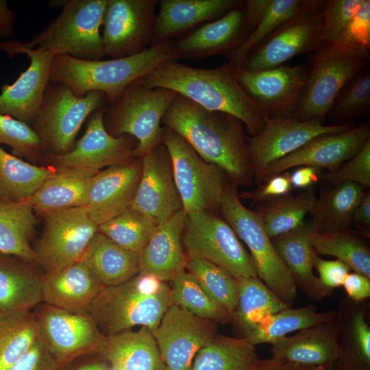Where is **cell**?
<instances>
[{"instance_id": "c3c4849f", "label": "cell", "mask_w": 370, "mask_h": 370, "mask_svg": "<svg viewBox=\"0 0 370 370\" xmlns=\"http://www.w3.org/2000/svg\"><path fill=\"white\" fill-rule=\"evenodd\" d=\"M370 108V71L364 69L340 92L326 117L334 125L352 123L367 114Z\"/></svg>"}, {"instance_id": "11a10c76", "label": "cell", "mask_w": 370, "mask_h": 370, "mask_svg": "<svg viewBox=\"0 0 370 370\" xmlns=\"http://www.w3.org/2000/svg\"><path fill=\"white\" fill-rule=\"evenodd\" d=\"M314 268L316 269L319 277L320 284L329 295L336 288L342 286L351 269L339 260H325L317 254L314 260Z\"/></svg>"}, {"instance_id": "6125c7cd", "label": "cell", "mask_w": 370, "mask_h": 370, "mask_svg": "<svg viewBox=\"0 0 370 370\" xmlns=\"http://www.w3.org/2000/svg\"><path fill=\"white\" fill-rule=\"evenodd\" d=\"M64 370H112L110 365L97 355L79 358L64 367Z\"/></svg>"}, {"instance_id": "816d5d0a", "label": "cell", "mask_w": 370, "mask_h": 370, "mask_svg": "<svg viewBox=\"0 0 370 370\" xmlns=\"http://www.w3.org/2000/svg\"><path fill=\"white\" fill-rule=\"evenodd\" d=\"M325 179L331 182H351L364 189L370 186V139L346 163L336 171L329 173Z\"/></svg>"}, {"instance_id": "e575fe53", "label": "cell", "mask_w": 370, "mask_h": 370, "mask_svg": "<svg viewBox=\"0 0 370 370\" xmlns=\"http://www.w3.org/2000/svg\"><path fill=\"white\" fill-rule=\"evenodd\" d=\"M301 0H247L245 8L251 31L241 45L227 56L225 62L234 69L271 35L298 8Z\"/></svg>"}, {"instance_id": "52a82bcc", "label": "cell", "mask_w": 370, "mask_h": 370, "mask_svg": "<svg viewBox=\"0 0 370 370\" xmlns=\"http://www.w3.org/2000/svg\"><path fill=\"white\" fill-rule=\"evenodd\" d=\"M108 0L65 1L59 16L31 40L23 42L53 56L68 55L77 59L100 60L105 56L100 27Z\"/></svg>"}, {"instance_id": "f546056e", "label": "cell", "mask_w": 370, "mask_h": 370, "mask_svg": "<svg viewBox=\"0 0 370 370\" xmlns=\"http://www.w3.org/2000/svg\"><path fill=\"white\" fill-rule=\"evenodd\" d=\"M312 229L311 221H304L295 229L271 239L276 252L290 271L297 288L309 299L319 301L328 294L313 273L314 260L318 254L308 238Z\"/></svg>"}, {"instance_id": "680465c9", "label": "cell", "mask_w": 370, "mask_h": 370, "mask_svg": "<svg viewBox=\"0 0 370 370\" xmlns=\"http://www.w3.org/2000/svg\"><path fill=\"white\" fill-rule=\"evenodd\" d=\"M352 224L358 230L365 238L370 235V193L365 192L361 200L355 208L352 217Z\"/></svg>"}, {"instance_id": "cb8c5ba5", "label": "cell", "mask_w": 370, "mask_h": 370, "mask_svg": "<svg viewBox=\"0 0 370 370\" xmlns=\"http://www.w3.org/2000/svg\"><path fill=\"white\" fill-rule=\"evenodd\" d=\"M142 158L99 171L91 180L85 204L98 226L131 208L140 182Z\"/></svg>"}, {"instance_id": "f1b7e54d", "label": "cell", "mask_w": 370, "mask_h": 370, "mask_svg": "<svg viewBox=\"0 0 370 370\" xmlns=\"http://www.w3.org/2000/svg\"><path fill=\"white\" fill-rule=\"evenodd\" d=\"M103 286L80 260L60 271L44 273L42 302L73 312H88Z\"/></svg>"}, {"instance_id": "5b68a950", "label": "cell", "mask_w": 370, "mask_h": 370, "mask_svg": "<svg viewBox=\"0 0 370 370\" xmlns=\"http://www.w3.org/2000/svg\"><path fill=\"white\" fill-rule=\"evenodd\" d=\"M369 62V48L339 40L322 44L310 53L305 90L292 116L323 122L340 92Z\"/></svg>"}, {"instance_id": "9c48e42d", "label": "cell", "mask_w": 370, "mask_h": 370, "mask_svg": "<svg viewBox=\"0 0 370 370\" xmlns=\"http://www.w3.org/2000/svg\"><path fill=\"white\" fill-rule=\"evenodd\" d=\"M107 105L101 92L92 91L78 97L63 84L49 83L32 129L41 139L43 149L53 155L64 154L74 148L85 120Z\"/></svg>"}, {"instance_id": "4dcf8cb0", "label": "cell", "mask_w": 370, "mask_h": 370, "mask_svg": "<svg viewBox=\"0 0 370 370\" xmlns=\"http://www.w3.org/2000/svg\"><path fill=\"white\" fill-rule=\"evenodd\" d=\"M97 356L112 370H166L156 341L147 327L106 336Z\"/></svg>"}, {"instance_id": "2e32d148", "label": "cell", "mask_w": 370, "mask_h": 370, "mask_svg": "<svg viewBox=\"0 0 370 370\" xmlns=\"http://www.w3.org/2000/svg\"><path fill=\"white\" fill-rule=\"evenodd\" d=\"M157 0H108L102 35L104 55L112 59L134 56L152 42Z\"/></svg>"}, {"instance_id": "94428289", "label": "cell", "mask_w": 370, "mask_h": 370, "mask_svg": "<svg viewBox=\"0 0 370 370\" xmlns=\"http://www.w3.org/2000/svg\"><path fill=\"white\" fill-rule=\"evenodd\" d=\"M319 368L281 361L271 357L263 360L258 358L251 370H319Z\"/></svg>"}, {"instance_id": "e0dca14e", "label": "cell", "mask_w": 370, "mask_h": 370, "mask_svg": "<svg viewBox=\"0 0 370 370\" xmlns=\"http://www.w3.org/2000/svg\"><path fill=\"white\" fill-rule=\"evenodd\" d=\"M217 323L171 304L151 332L166 370H190L197 352L217 334Z\"/></svg>"}, {"instance_id": "f907efd6", "label": "cell", "mask_w": 370, "mask_h": 370, "mask_svg": "<svg viewBox=\"0 0 370 370\" xmlns=\"http://www.w3.org/2000/svg\"><path fill=\"white\" fill-rule=\"evenodd\" d=\"M363 0H324L322 11L323 44L336 40L357 12Z\"/></svg>"}, {"instance_id": "4fadbf2b", "label": "cell", "mask_w": 370, "mask_h": 370, "mask_svg": "<svg viewBox=\"0 0 370 370\" xmlns=\"http://www.w3.org/2000/svg\"><path fill=\"white\" fill-rule=\"evenodd\" d=\"M32 312L39 340L61 366L98 355L106 336L88 312H73L44 302Z\"/></svg>"}, {"instance_id": "6f0895ef", "label": "cell", "mask_w": 370, "mask_h": 370, "mask_svg": "<svg viewBox=\"0 0 370 370\" xmlns=\"http://www.w3.org/2000/svg\"><path fill=\"white\" fill-rule=\"evenodd\" d=\"M342 286L347 298L355 302H360L370 297V278L358 273L349 272L345 278Z\"/></svg>"}, {"instance_id": "d6986e66", "label": "cell", "mask_w": 370, "mask_h": 370, "mask_svg": "<svg viewBox=\"0 0 370 370\" xmlns=\"http://www.w3.org/2000/svg\"><path fill=\"white\" fill-rule=\"evenodd\" d=\"M234 75L247 94L256 101L268 118L293 116L304 92L308 66L280 65L249 71L234 69Z\"/></svg>"}, {"instance_id": "60d3db41", "label": "cell", "mask_w": 370, "mask_h": 370, "mask_svg": "<svg viewBox=\"0 0 370 370\" xmlns=\"http://www.w3.org/2000/svg\"><path fill=\"white\" fill-rule=\"evenodd\" d=\"M308 238L318 254L335 257L352 271L370 278V249L360 233L350 228L321 232L313 227Z\"/></svg>"}, {"instance_id": "603a6c76", "label": "cell", "mask_w": 370, "mask_h": 370, "mask_svg": "<svg viewBox=\"0 0 370 370\" xmlns=\"http://www.w3.org/2000/svg\"><path fill=\"white\" fill-rule=\"evenodd\" d=\"M251 31L244 2L221 17L205 23L173 41V48L178 60L227 56L241 45Z\"/></svg>"}, {"instance_id": "7402d4cb", "label": "cell", "mask_w": 370, "mask_h": 370, "mask_svg": "<svg viewBox=\"0 0 370 370\" xmlns=\"http://www.w3.org/2000/svg\"><path fill=\"white\" fill-rule=\"evenodd\" d=\"M141 158V177L131 208L159 225L183 209L182 201L165 146H157Z\"/></svg>"}, {"instance_id": "ffe728a7", "label": "cell", "mask_w": 370, "mask_h": 370, "mask_svg": "<svg viewBox=\"0 0 370 370\" xmlns=\"http://www.w3.org/2000/svg\"><path fill=\"white\" fill-rule=\"evenodd\" d=\"M370 139V125L363 123L336 134L317 136L285 157L271 163L258 182L301 166L324 169L333 173L352 158Z\"/></svg>"}, {"instance_id": "7a4b0ae2", "label": "cell", "mask_w": 370, "mask_h": 370, "mask_svg": "<svg viewBox=\"0 0 370 370\" xmlns=\"http://www.w3.org/2000/svg\"><path fill=\"white\" fill-rule=\"evenodd\" d=\"M140 82L149 88L173 90L206 110L231 114L243 123L251 136L259 133L268 119L237 81L234 68L226 62L218 67L201 69L167 60Z\"/></svg>"}, {"instance_id": "d590c367", "label": "cell", "mask_w": 370, "mask_h": 370, "mask_svg": "<svg viewBox=\"0 0 370 370\" xmlns=\"http://www.w3.org/2000/svg\"><path fill=\"white\" fill-rule=\"evenodd\" d=\"M365 193L361 186L351 182H331L323 188L310 212L314 230L330 232L349 228Z\"/></svg>"}, {"instance_id": "d6a6232c", "label": "cell", "mask_w": 370, "mask_h": 370, "mask_svg": "<svg viewBox=\"0 0 370 370\" xmlns=\"http://www.w3.org/2000/svg\"><path fill=\"white\" fill-rule=\"evenodd\" d=\"M42 274L32 264L0 252V312L32 310L42 303Z\"/></svg>"}, {"instance_id": "681fc988", "label": "cell", "mask_w": 370, "mask_h": 370, "mask_svg": "<svg viewBox=\"0 0 370 370\" xmlns=\"http://www.w3.org/2000/svg\"><path fill=\"white\" fill-rule=\"evenodd\" d=\"M0 144L10 147L16 157L33 158L43 149L41 139L29 125L0 114Z\"/></svg>"}, {"instance_id": "8992f818", "label": "cell", "mask_w": 370, "mask_h": 370, "mask_svg": "<svg viewBox=\"0 0 370 370\" xmlns=\"http://www.w3.org/2000/svg\"><path fill=\"white\" fill-rule=\"evenodd\" d=\"M177 95L164 88H147L140 79L135 80L105 108L106 130L113 136L134 137L137 140L134 155L141 158L162 144V120Z\"/></svg>"}, {"instance_id": "ba28073f", "label": "cell", "mask_w": 370, "mask_h": 370, "mask_svg": "<svg viewBox=\"0 0 370 370\" xmlns=\"http://www.w3.org/2000/svg\"><path fill=\"white\" fill-rule=\"evenodd\" d=\"M219 211L249 249L257 276L290 306L297 294L294 280L276 252L260 218L243 204L234 186L227 187Z\"/></svg>"}, {"instance_id": "7bdbcfd3", "label": "cell", "mask_w": 370, "mask_h": 370, "mask_svg": "<svg viewBox=\"0 0 370 370\" xmlns=\"http://www.w3.org/2000/svg\"><path fill=\"white\" fill-rule=\"evenodd\" d=\"M316 198L311 187L297 195L289 194L260 204L255 212L272 238L301 225L311 212Z\"/></svg>"}, {"instance_id": "484cf974", "label": "cell", "mask_w": 370, "mask_h": 370, "mask_svg": "<svg viewBox=\"0 0 370 370\" xmlns=\"http://www.w3.org/2000/svg\"><path fill=\"white\" fill-rule=\"evenodd\" d=\"M367 300L355 302L347 297L338 304L333 322L340 357L338 370H370V326Z\"/></svg>"}, {"instance_id": "6da1fadb", "label": "cell", "mask_w": 370, "mask_h": 370, "mask_svg": "<svg viewBox=\"0 0 370 370\" xmlns=\"http://www.w3.org/2000/svg\"><path fill=\"white\" fill-rule=\"evenodd\" d=\"M162 123L184 138L204 160L220 168L232 182H252L248 136L236 117L206 110L178 95Z\"/></svg>"}, {"instance_id": "e7e4bbea", "label": "cell", "mask_w": 370, "mask_h": 370, "mask_svg": "<svg viewBox=\"0 0 370 370\" xmlns=\"http://www.w3.org/2000/svg\"><path fill=\"white\" fill-rule=\"evenodd\" d=\"M319 370H338L335 365L333 364H329L324 366H321Z\"/></svg>"}, {"instance_id": "9a60e30c", "label": "cell", "mask_w": 370, "mask_h": 370, "mask_svg": "<svg viewBox=\"0 0 370 370\" xmlns=\"http://www.w3.org/2000/svg\"><path fill=\"white\" fill-rule=\"evenodd\" d=\"M354 126L352 123L325 125L318 119L301 121L292 116L268 118L259 133L248 137V153L254 178L258 182L267 166L311 139L340 133Z\"/></svg>"}, {"instance_id": "ab89813d", "label": "cell", "mask_w": 370, "mask_h": 370, "mask_svg": "<svg viewBox=\"0 0 370 370\" xmlns=\"http://www.w3.org/2000/svg\"><path fill=\"white\" fill-rule=\"evenodd\" d=\"M56 171L27 163L0 146V201L29 199Z\"/></svg>"}, {"instance_id": "8d00e7d4", "label": "cell", "mask_w": 370, "mask_h": 370, "mask_svg": "<svg viewBox=\"0 0 370 370\" xmlns=\"http://www.w3.org/2000/svg\"><path fill=\"white\" fill-rule=\"evenodd\" d=\"M238 295L232 324L239 338L246 336L267 317L289 307L258 276L238 279Z\"/></svg>"}, {"instance_id": "f6af8a7d", "label": "cell", "mask_w": 370, "mask_h": 370, "mask_svg": "<svg viewBox=\"0 0 370 370\" xmlns=\"http://www.w3.org/2000/svg\"><path fill=\"white\" fill-rule=\"evenodd\" d=\"M171 304L180 306L193 314L216 323H232V315L212 299L195 277L185 269L171 280Z\"/></svg>"}, {"instance_id": "9f6ffc18", "label": "cell", "mask_w": 370, "mask_h": 370, "mask_svg": "<svg viewBox=\"0 0 370 370\" xmlns=\"http://www.w3.org/2000/svg\"><path fill=\"white\" fill-rule=\"evenodd\" d=\"M38 340L8 370H64Z\"/></svg>"}, {"instance_id": "83f0119b", "label": "cell", "mask_w": 370, "mask_h": 370, "mask_svg": "<svg viewBox=\"0 0 370 370\" xmlns=\"http://www.w3.org/2000/svg\"><path fill=\"white\" fill-rule=\"evenodd\" d=\"M271 358L294 364L321 367L340 357L336 330L332 321L296 332L271 344Z\"/></svg>"}, {"instance_id": "5bb4252c", "label": "cell", "mask_w": 370, "mask_h": 370, "mask_svg": "<svg viewBox=\"0 0 370 370\" xmlns=\"http://www.w3.org/2000/svg\"><path fill=\"white\" fill-rule=\"evenodd\" d=\"M98 227L84 206L44 215L42 234L33 246L35 263L51 273L79 261Z\"/></svg>"}, {"instance_id": "30bf717a", "label": "cell", "mask_w": 370, "mask_h": 370, "mask_svg": "<svg viewBox=\"0 0 370 370\" xmlns=\"http://www.w3.org/2000/svg\"><path fill=\"white\" fill-rule=\"evenodd\" d=\"M162 144L169 152L185 212L219 210L229 185L226 174L216 165L204 160L184 138L165 126L162 128Z\"/></svg>"}, {"instance_id": "8fae6325", "label": "cell", "mask_w": 370, "mask_h": 370, "mask_svg": "<svg viewBox=\"0 0 370 370\" xmlns=\"http://www.w3.org/2000/svg\"><path fill=\"white\" fill-rule=\"evenodd\" d=\"M182 241L187 258L209 261L237 280L257 276L250 254L230 225L214 212L187 213Z\"/></svg>"}, {"instance_id": "bcb514c9", "label": "cell", "mask_w": 370, "mask_h": 370, "mask_svg": "<svg viewBox=\"0 0 370 370\" xmlns=\"http://www.w3.org/2000/svg\"><path fill=\"white\" fill-rule=\"evenodd\" d=\"M157 225L147 215L130 208L99 225L98 231L119 247L139 254Z\"/></svg>"}, {"instance_id": "7c38bea8", "label": "cell", "mask_w": 370, "mask_h": 370, "mask_svg": "<svg viewBox=\"0 0 370 370\" xmlns=\"http://www.w3.org/2000/svg\"><path fill=\"white\" fill-rule=\"evenodd\" d=\"M323 1L301 0L296 11L249 53L240 68L249 71L269 69L319 48L323 44Z\"/></svg>"}, {"instance_id": "44dd1931", "label": "cell", "mask_w": 370, "mask_h": 370, "mask_svg": "<svg viewBox=\"0 0 370 370\" xmlns=\"http://www.w3.org/2000/svg\"><path fill=\"white\" fill-rule=\"evenodd\" d=\"M104 109L93 112L83 136L69 152L49 154L58 167H72L100 171L103 167L124 165L136 158L134 150L137 140L129 135L113 136L103 123Z\"/></svg>"}, {"instance_id": "4316f807", "label": "cell", "mask_w": 370, "mask_h": 370, "mask_svg": "<svg viewBox=\"0 0 370 370\" xmlns=\"http://www.w3.org/2000/svg\"><path fill=\"white\" fill-rule=\"evenodd\" d=\"M242 0H161L151 45L172 40L200 24L215 20L244 3Z\"/></svg>"}, {"instance_id": "74e56055", "label": "cell", "mask_w": 370, "mask_h": 370, "mask_svg": "<svg viewBox=\"0 0 370 370\" xmlns=\"http://www.w3.org/2000/svg\"><path fill=\"white\" fill-rule=\"evenodd\" d=\"M36 219L29 201H0V252L34 264Z\"/></svg>"}, {"instance_id": "f35d334b", "label": "cell", "mask_w": 370, "mask_h": 370, "mask_svg": "<svg viewBox=\"0 0 370 370\" xmlns=\"http://www.w3.org/2000/svg\"><path fill=\"white\" fill-rule=\"evenodd\" d=\"M258 358L245 338L217 334L197 352L190 370H251Z\"/></svg>"}, {"instance_id": "b9f144b4", "label": "cell", "mask_w": 370, "mask_h": 370, "mask_svg": "<svg viewBox=\"0 0 370 370\" xmlns=\"http://www.w3.org/2000/svg\"><path fill=\"white\" fill-rule=\"evenodd\" d=\"M335 310L319 312L315 306L284 308L267 317L247 336L252 345L271 344L293 332L332 321Z\"/></svg>"}, {"instance_id": "db71d44e", "label": "cell", "mask_w": 370, "mask_h": 370, "mask_svg": "<svg viewBox=\"0 0 370 370\" xmlns=\"http://www.w3.org/2000/svg\"><path fill=\"white\" fill-rule=\"evenodd\" d=\"M264 182L251 191L244 192L239 195L240 197L250 199L254 204H262L289 195L293 188L290 180V173L288 171L273 175Z\"/></svg>"}, {"instance_id": "7dc6e473", "label": "cell", "mask_w": 370, "mask_h": 370, "mask_svg": "<svg viewBox=\"0 0 370 370\" xmlns=\"http://www.w3.org/2000/svg\"><path fill=\"white\" fill-rule=\"evenodd\" d=\"M185 269L212 299L232 315L238 299L237 279L219 266L197 258H187Z\"/></svg>"}, {"instance_id": "d4e9b609", "label": "cell", "mask_w": 370, "mask_h": 370, "mask_svg": "<svg viewBox=\"0 0 370 370\" xmlns=\"http://www.w3.org/2000/svg\"><path fill=\"white\" fill-rule=\"evenodd\" d=\"M186 217L187 213L182 209L157 225L138 254L140 274L166 282L185 269L187 257L182 238Z\"/></svg>"}, {"instance_id": "ee69618b", "label": "cell", "mask_w": 370, "mask_h": 370, "mask_svg": "<svg viewBox=\"0 0 370 370\" xmlns=\"http://www.w3.org/2000/svg\"><path fill=\"white\" fill-rule=\"evenodd\" d=\"M38 340L32 310L0 312V370H8Z\"/></svg>"}, {"instance_id": "1f68e13d", "label": "cell", "mask_w": 370, "mask_h": 370, "mask_svg": "<svg viewBox=\"0 0 370 370\" xmlns=\"http://www.w3.org/2000/svg\"><path fill=\"white\" fill-rule=\"evenodd\" d=\"M98 172L79 168L59 167L27 201L34 212L43 216L85 206L90 181Z\"/></svg>"}, {"instance_id": "ac0fdd59", "label": "cell", "mask_w": 370, "mask_h": 370, "mask_svg": "<svg viewBox=\"0 0 370 370\" xmlns=\"http://www.w3.org/2000/svg\"><path fill=\"white\" fill-rule=\"evenodd\" d=\"M0 50L9 58L24 53L30 60L28 68L13 84L2 86L0 94V114L29 125L39 110L49 84L53 56L38 48H27L16 40L0 42Z\"/></svg>"}, {"instance_id": "3957f363", "label": "cell", "mask_w": 370, "mask_h": 370, "mask_svg": "<svg viewBox=\"0 0 370 370\" xmlns=\"http://www.w3.org/2000/svg\"><path fill=\"white\" fill-rule=\"evenodd\" d=\"M171 60H178L172 40L151 45L140 53L121 59L85 60L56 55L51 61L49 83L63 84L78 97L92 91L101 92L110 104L132 82Z\"/></svg>"}, {"instance_id": "be15d7a7", "label": "cell", "mask_w": 370, "mask_h": 370, "mask_svg": "<svg viewBox=\"0 0 370 370\" xmlns=\"http://www.w3.org/2000/svg\"><path fill=\"white\" fill-rule=\"evenodd\" d=\"M16 14L10 10L5 0H0V39L10 38L14 34V23Z\"/></svg>"}, {"instance_id": "277c9868", "label": "cell", "mask_w": 370, "mask_h": 370, "mask_svg": "<svg viewBox=\"0 0 370 370\" xmlns=\"http://www.w3.org/2000/svg\"><path fill=\"white\" fill-rule=\"evenodd\" d=\"M171 305V288L166 282L138 273L119 285L103 287L88 313L100 332L108 336L135 326L147 327L152 332Z\"/></svg>"}, {"instance_id": "f5cc1de1", "label": "cell", "mask_w": 370, "mask_h": 370, "mask_svg": "<svg viewBox=\"0 0 370 370\" xmlns=\"http://www.w3.org/2000/svg\"><path fill=\"white\" fill-rule=\"evenodd\" d=\"M336 40L370 49L369 0H363L357 12Z\"/></svg>"}, {"instance_id": "91938a15", "label": "cell", "mask_w": 370, "mask_h": 370, "mask_svg": "<svg viewBox=\"0 0 370 370\" xmlns=\"http://www.w3.org/2000/svg\"><path fill=\"white\" fill-rule=\"evenodd\" d=\"M290 173V180L293 188L298 189H308L312 187L318 182L321 169L310 166H301L296 167Z\"/></svg>"}, {"instance_id": "836d02e7", "label": "cell", "mask_w": 370, "mask_h": 370, "mask_svg": "<svg viewBox=\"0 0 370 370\" xmlns=\"http://www.w3.org/2000/svg\"><path fill=\"white\" fill-rule=\"evenodd\" d=\"M81 260L103 287L119 285L139 273L138 254L119 247L99 231Z\"/></svg>"}]
</instances>
